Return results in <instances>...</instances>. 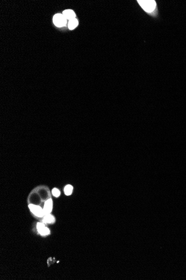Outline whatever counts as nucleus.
Returning <instances> with one entry per match:
<instances>
[{"mask_svg":"<svg viewBox=\"0 0 186 280\" xmlns=\"http://www.w3.org/2000/svg\"><path fill=\"white\" fill-rule=\"evenodd\" d=\"M143 9L147 12H152L155 10L156 3L155 1H138Z\"/></svg>","mask_w":186,"mask_h":280,"instance_id":"f257e3e1","label":"nucleus"},{"mask_svg":"<svg viewBox=\"0 0 186 280\" xmlns=\"http://www.w3.org/2000/svg\"><path fill=\"white\" fill-rule=\"evenodd\" d=\"M67 19L63 14H56L53 18V22L54 24L58 27H62L65 26Z\"/></svg>","mask_w":186,"mask_h":280,"instance_id":"f03ea898","label":"nucleus"},{"mask_svg":"<svg viewBox=\"0 0 186 280\" xmlns=\"http://www.w3.org/2000/svg\"><path fill=\"white\" fill-rule=\"evenodd\" d=\"M29 207L31 211L32 212V213L35 214L36 216L38 217H42L45 215L43 210L40 206L31 204L29 205Z\"/></svg>","mask_w":186,"mask_h":280,"instance_id":"7ed1b4c3","label":"nucleus"},{"mask_svg":"<svg viewBox=\"0 0 186 280\" xmlns=\"http://www.w3.org/2000/svg\"><path fill=\"white\" fill-rule=\"evenodd\" d=\"M52 199H49L48 201H46L44 208H43V212H44V215L46 214H49L52 212Z\"/></svg>","mask_w":186,"mask_h":280,"instance_id":"20e7f679","label":"nucleus"},{"mask_svg":"<svg viewBox=\"0 0 186 280\" xmlns=\"http://www.w3.org/2000/svg\"><path fill=\"white\" fill-rule=\"evenodd\" d=\"M37 229L39 233L41 234L42 235H47L50 233V230L49 229L47 228H46L43 223H37Z\"/></svg>","mask_w":186,"mask_h":280,"instance_id":"39448f33","label":"nucleus"},{"mask_svg":"<svg viewBox=\"0 0 186 280\" xmlns=\"http://www.w3.org/2000/svg\"><path fill=\"white\" fill-rule=\"evenodd\" d=\"M63 15L67 20H70L75 18V14L74 12L71 10L64 11L63 12Z\"/></svg>","mask_w":186,"mask_h":280,"instance_id":"423d86ee","label":"nucleus"},{"mask_svg":"<svg viewBox=\"0 0 186 280\" xmlns=\"http://www.w3.org/2000/svg\"><path fill=\"white\" fill-rule=\"evenodd\" d=\"M78 25V21L75 18L73 19L72 20H70L69 21L68 26L70 30L74 29Z\"/></svg>","mask_w":186,"mask_h":280,"instance_id":"0eeeda50","label":"nucleus"},{"mask_svg":"<svg viewBox=\"0 0 186 280\" xmlns=\"http://www.w3.org/2000/svg\"><path fill=\"white\" fill-rule=\"evenodd\" d=\"M54 221V217L52 215H51L50 214H46V215H44L43 221L45 223H52Z\"/></svg>","mask_w":186,"mask_h":280,"instance_id":"6e6552de","label":"nucleus"},{"mask_svg":"<svg viewBox=\"0 0 186 280\" xmlns=\"http://www.w3.org/2000/svg\"><path fill=\"white\" fill-rule=\"evenodd\" d=\"M72 190H73V187H72V186H71L70 185H67L65 187V189H64L65 194L68 196L70 195L72 193Z\"/></svg>","mask_w":186,"mask_h":280,"instance_id":"1a4fd4ad","label":"nucleus"},{"mask_svg":"<svg viewBox=\"0 0 186 280\" xmlns=\"http://www.w3.org/2000/svg\"><path fill=\"white\" fill-rule=\"evenodd\" d=\"M52 195L55 196V197H59L60 195V191L57 189V188H54L52 191Z\"/></svg>","mask_w":186,"mask_h":280,"instance_id":"9d476101","label":"nucleus"}]
</instances>
